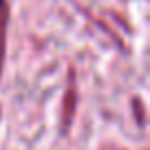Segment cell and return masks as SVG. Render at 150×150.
<instances>
[{"mask_svg": "<svg viewBox=\"0 0 150 150\" xmlns=\"http://www.w3.org/2000/svg\"><path fill=\"white\" fill-rule=\"evenodd\" d=\"M0 13H2V0H0Z\"/></svg>", "mask_w": 150, "mask_h": 150, "instance_id": "cell-1", "label": "cell"}]
</instances>
